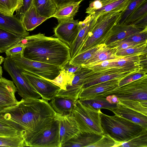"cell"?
I'll list each match as a JSON object with an SVG mask.
<instances>
[{
    "instance_id": "obj_41",
    "label": "cell",
    "mask_w": 147,
    "mask_h": 147,
    "mask_svg": "<svg viewBox=\"0 0 147 147\" xmlns=\"http://www.w3.org/2000/svg\"><path fill=\"white\" fill-rule=\"evenodd\" d=\"M147 42L143 43H134L130 42L118 41L111 43L107 46L110 48H115L117 51L133 47L141 46L147 44Z\"/></svg>"
},
{
    "instance_id": "obj_22",
    "label": "cell",
    "mask_w": 147,
    "mask_h": 147,
    "mask_svg": "<svg viewBox=\"0 0 147 147\" xmlns=\"http://www.w3.org/2000/svg\"><path fill=\"white\" fill-rule=\"evenodd\" d=\"M146 29L137 27L131 24H116L112 28L109 37L105 44L107 45L114 42L121 40Z\"/></svg>"
},
{
    "instance_id": "obj_31",
    "label": "cell",
    "mask_w": 147,
    "mask_h": 147,
    "mask_svg": "<svg viewBox=\"0 0 147 147\" xmlns=\"http://www.w3.org/2000/svg\"><path fill=\"white\" fill-rule=\"evenodd\" d=\"M79 100L84 105L97 110L102 108L108 109L116 106V105L109 103L106 100L105 97L101 96L90 99Z\"/></svg>"
},
{
    "instance_id": "obj_47",
    "label": "cell",
    "mask_w": 147,
    "mask_h": 147,
    "mask_svg": "<svg viewBox=\"0 0 147 147\" xmlns=\"http://www.w3.org/2000/svg\"><path fill=\"white\" fill-rule=\"evenodd\" d=\"M101 2L99 0H94L90 2L89 7L86 9V13L92 14L96 10L102 7Z\"/></svg>"
},
{
    "instance_id": "obj_44",
    "label": "cell",
    "mask_w": 147,
    "mask_h": 147,
    "mask_svg": "<svg viewBox=\"0 0 147 147\" xmlns=\"http://www.w3.org/2000/svg\"><path fill=\"white\" fill-rule=\"evenodd\" d=\"M21 136L20 133L9 125L0 121V136Z\"/></svg>"
},
{
    "instance_id": "obj_24",
    "label": "cell",
    "mask_w": 147,
    "mask_h": 147,
    "mask_svg": "<svg viewBox=\"0 0 147 147\" xmlns=\"http://www.w3.org/2000/svg\"><path fill=\"white\" fill-rule=\"evenodd\" d=\"M80 2L71 3L56 7L54 13L51 17L56 18L59 23L73 19L78 12Z\"/></svg>"
},
{
    "instance_id": "obj_3",
    "label": "cell",
    "mask_w": 147,
    "mask_h": 147,
    "mask_svg": "<svg viewBox=\"0 0 147 147\" xmlns=\"http://www.w3.org/2000/svg\"><path fill=\"white\" fill-rule=\"evenodd\" d=\"M99 115L103 134L120 143L129 140L147 129L116 115H108L100 111Z\"/></svg>"
},
{
    "instance_id": "obj_49",
    "label": "cell",
    "mask_w": 147,
    "mask_h": 147,
    "mask_svg": "<svg viewBox=\"0 0 147 147\" xmlns=\"http://www.w3.org/2000/svg\"><path fill=\"white\" fill-rule=\"evenodd\" d=\"M69 61L67 62L64 65L61 67V69L69 73H74L82 67V66L74 65L70 64H69Z\"/></svg>"
},
{
    "instance_id": "obj_50",
    "label": "cell",
    "mask_w": 147,
    "mask_h": 147,
    "mask_svg": "<svg viewBox=\"0 0 147 147\" xmlns=\"http://www.w3.org/2000/svg\"><path fill=\"white\" fill-rule=\"evenodd\" d=\"M84 0H52L56 6V7L68 3L82 2Z\"/></svg>"
},
{
    "instance_id": "obj_11",
    "label": "cell",
    "mask_w": 147,
    "mask_h": 147,
    "mask_svg": "<svg viewBox=\"0 0 147 147\" xmlns=\"http://www.w3.org/2000/svg\"><path fill=\"white\" fill-rule=\"evenodd\" d=\"M22 73L42 99L47 101L51 100L60 88L47 80L26 71Z\"/></svg>"
},
{
    "instance_id": "obj_12",
    "label": "cell",
    "mask_w": 147,
    "mask_h": 147,
    "mask_svg": "<svg viewBox=\"0 0 147 147\" xmlns=\"http://www.w3.org/2000/svg\"><path fill=\"white\" fill-rule=\"evenodd\" d=\"M92 71L89 68L82 66L74 73L71 82L65 89H60L55 96L65 97L76 101L78 99L87 75Z\"/></svg>"
},
{
    "instance_id": "obj_35",
    "label": "cell",
    "mask_w": 147,
    "mask_h": 147,
    "mask_svg": "<svg viewBox=\"0 0 147 147\" xmlns=\"http://www.w3.org/2000/svg\"><path fill=\"white\" fill-rule=\"evenodd\" d=\"M0 146L10 147L26 146L25 141L21 136H0Z\"/></svg>"
},
{
    "instance_id": "obj_19",
    "label": "cell",
    "mask_w": 147,
    "mask_h": 147,
    "mask_svg": "<svg viewBox=\"0 0 147 147\" xmlns=\"http://www.w3.org/2000/svg\"><path fill=\"white\" fill-rule=\"evenodd\" d=\"M115 115L129 120L147 129V116L129 108L120 103L108 109Z\"/></svg>"
},
{
    "instance_id": "obj_28",
    "label": "cell",
    "mask_w": 147,
    "mask_h": 147,
    "mask_svg": "<svg viewBox=\"0 0 147 147\" xmlns=\"http://www.w3.org/2000/svg\"><path fill=\"white\" fill-rule=\"evenodd\" d=\"M32 4L38 13L48 19L54 13L56 9L52 0H32Z\"/></svg>"
},
{
    "instance_id": "obj_21",
    "label": "cell",
    "mask_w": 147,
    "mask_h": 147,
    "mask_svg": "<svg viewBox=\"0 0 147 147\" xmlns=\"http://www.w3.org/2000/svg\"><path fill=\"white\" fill-rule=\"evenodd\" d=\"M103 135V134L79 131L65 142L63 147H90L101 138Z\"/></svg>"
},
{
    "instance_id": "obj_5",
    "label": "cell",
    "mask_w": 147,
    "mask_h": 147,
    "mask_svg": "<svg viewBox=\"0 0 147 147\" xmlns=\"http://www.w3.org/2000/svg\"><path fill=\"white\" fill-rule=\"evenodd\" d=\"M97 110L83 105L79 100L76 101L71 112L81 132L103 134L99 112Z\"/></svg>"
},
{
    "instance_id": "obj_9",
    "label": "cell",
    "mask_w": 147,
    "mask_h": 147,
    "mask_svg": "<svg viewBox=\"0 0 147 147\" xmlns=\"http://www.w3.org/2000/svg\"><path fill=\"white\" fill-rule=\"evenodd\" d=\"M59 124L57 115L51 122L25 142L26 146L59 147Z\"/></svg>"
},
{
    "instance_id": "obj_26",
    "label": "cell",
    "mask_w": 147,
    "mask_h": 147,
    "mask_svg": "<svg viewBox=\"0 0 147 147\" xmlns=\"http://www.w3.org/2000/svg\"><path fill=\"white\" fill-rule=\"evenodd\" d=\"M76 101L61 96H55L49 103L54 111L59 114L71 113Z\"/></svg>"
},
{
    "instance_id": "obj_53",
    "label": "cell",
    "mask_w": 147,
    "mask_h": 147,
    "mask_svg": "<svg viewBox=\"0 0 147 147\" xmlns=\"http://www.w3.org/2000/svg\"><path fill=\"white\" fill-rule=\"evenodd\" d=\"M5 58L2 56H0V65L4 62Z\"/></svg>"
},
{
    "instance_id": "obj_6",
    "label": "cell",
    "mask_w": 147,
    "mask_h": 147,
    "mask_svg": "<svg viewBox=\"0 0 147 147\" xmlns=\"http://www.w3.org/2000/svg\"><path fill=\"white\" fill-rule=\"evenodd\" d=\"M9 57L23 70L46 79H54L61 70V67L60 66L29 59L21 54L15 55Z\"/></svg>"
},
{
    "instance_id": "obj_1",
    "label": "cell",
    "mask_w": 147,
    "mask_h": 147,
    "mask_svg": "<svg viewBox=\"0 0 147 147\" xmlns=\"http://www.w3.org/2000/svg\"><path fill=\"white\" fill-rule=\"evenodd\" d=\"M57 115L47 101L22 98L15 105L0 112V121L18 131L26 140L51 122Z\"/></svg>"
},
{
    "instance_id": "obj_25",
    "label": "cell",
    "mask_w": 147,
    "mask_h": 147,
    "mask_svg": "<svg viewBox=\"0 0 147 147\" xmlns=\"http://www.w3.org/2000/svg\"><path fill=\"white\" fill-rule=\"evenodd\" d=\"M47 19L38 13L32 4L25 13L22 21L26 30L32 31Z\"/></svg>"
},
{
    "instance_id": "obj_43",
    "label": "cell",
    "mask_w": 147,
    "mask_h": 147,
    "mask_svg": "<svg viewBox=\"0 0 147 147\" xmlns=\"http://www.w3.org/2000/svg\"><path fill=\"white\" fill-rule=\"evenodd\" d=\"M121 41L134 43H143L147 42V29L133 34Z\"/></svg>"
},
{
    "instance_id": "obj_30",
    "label": "cell",
    "mask_w": 147,
    "mask_h": 147,
    "mask_svg": "<svg viewBox=\"0 0 147 147\" xmlns=\"http://www.w3.org/2000/svg\"><path fill=\"white\" fill-rule=\"evenodd\" d=\"M105 44L98 45L77 54L69 61V64L74 65L82 66Z\"/></svg>"
},
{
    "instance_id": "obj_42",
    "label": "cell",
    "mask_w": 147,
    "mask_h": 147,
    "mask_svg": "<svg viewBox=\"0 0 147 147\" xmlns=\"http://www.w3.org/2000/svg\"><path fill=\"white\" fill-rule=\"evenodd\" d=\"M120 144L116 142L108 135L103 134L101 138L90 147H118Z\"/></svg>"
},
{
    "instance_id": "obj_17",
    "label": "cell",
    "mask_w": 147,
    "mask_h": 147,
    "mask_svg": "<svg viewBox=\"0 0 147 147\" xmlns=\"http://www.w3.org/2000/svg\"><path fill=\"white\" fill-rule=\"evenodd\" d=\"M120 80H112L83 88L79 94L78 99L86 100L103 96L118 87Z\"/></svg>"
},
{
    "instance_id": "obj_37",
    "label": "cell",
    "mask_w": 147,
    "mask_h": 147,
    "mask_svg": "<svg viewBox=\"0 0 147 147\" xmlns=\"http://www.w3.org/2000/svg\"><path fill=\"white\" fill-rule=\"evenodd\" d=\"M147 14V0L142 2L128 18L123 24L129 25Z\"/></svg>"
},
{
    "instance_id": "obj_32",
    "label": "cell",
    "mask_w": 147,
    "mask_h": 147,
    "mask_svg": "<svg viewBox=\"0 0 147 147\" xmlns=\"http://www.w3.org/2000/svg\"><path fill=\"white\" fill-rule=\"evenodd\" d=\"M118 99L122 105L147 116V100Z\"/></svg>"
},
{
    "instance_id": "obj_18",
    "label": "cell",
    "mask_w": 147,
    "mask_h": 147,
    "mask_svg": "<svg viewBox=\"0 0 147 147\" xmlns=\"http://www.w3.org/2000/svg\"><path fill=\"white\" fill-rule=\"evenodd\" d=\"M147 53L136 54L124 57L117 59L104 61L99 63L101 69L113 67H134L143 65L147 61Z\"/></svg>"
},
{
    "instance_id": "obj_51",
    "label": "cell",
    "mask_w": 147,
    "mask_h": 147,
    "mask_svg": "<svg viewBox=\"0 0 147 147\" xmlns=\"http://www.w3.org/2000/svg\"><path fill=\"white\" fill-rule=\"evenodd\" d=\"M106 100L110 104L116 105L119 102L118 97L115 95L111 94L105 97Z\"/></svg>"
},
{
    "instance_id": "obj_4",
    "label": "cell",
    "mask_w": 147,
    "mask_h": 147,
    "mask_svg": "<svg viewBox=\"0 0 147 147\" xmlns=\"http://www.w3.org/2000/svg\"><path fill=\"white\" fill-rule=\"evenodd\" d=\"M122 11L110 12L98 16L93 28L78 54L105 44L112 28L119 20Z\"/></svg>"
},
{
    "instance_id": "obj_20",
    "label": "cell",
    "mask_w": 147,
    "mask_h": 147,
    "mask_svg": "<svg viewBox=\"0 0 147 147\" xmlns=\"http://www.w3.org/2000/svg\"><path fill=\"white\" fill-rule=\"evenodd\" d=\"M0 27L24 38L29 35L22 20L16 15H9L0 12Z\"/></svg>"
},
{
    "instance_id": "obj_48",
    "label": "cell",
    "mask_w": 147,
    "mask_h": 147,
    "mask_svg": "<svg viewBox=\"0 0 147 147\" xmlns=\"http://www.w3.org/2000/svg\"><path fill=\"white\" fill-rule=\"evenodd\" d=\"M131 24L137 27L147 28V14L139 18Z\"/></svg>"
},
{
    "instance_id": "obj_29",
    "label": "cell",
    "mask_w": 147,
    "mask_h": 147,
    "mask_svg": "<svg viewBox=\"0 0 147 147\" xmlns=\"http://www.w3.org/2000/svg\"><path fill=\"white\" fill-rule=\"evenodd\" d=\"M129 1L118 0L115 1L103 6L96 10L93 14L99 16L110 12L123 11L127 5Z\"/></svg>"
},
{
    "instance_id": "obj_2",
    "label": "cell",
    "mask_w": 147,
    "mask_h": 147,
    "mask_svg": "<svg viewBox=\"0 0 147 147\" xmlns=\"http://www.w3.org/2000/svg\"><path fill=\"white\" fill-rule=\"evenodd\" d=\"M23 56L27 59L62 67L71 59L68 46L57 38L40 33L23 40Z\"/></svg>"
},
{
    "instance_id": "obj_34",
    "label": "cell",
    "mask_w": 147,
    "mask_h": 147,
    "mask_svg": "<svg viewBox=\"0 0 147 147\" xmlns=\"http://www.w3.org/2000/svg\"><path fill=\"white\" fill-rule=\"evenodd\" d=\"M118 147H147V129L129 140L121 143Z\"/></svg>"
},
{
    "instance_id": "obj_15",
    "label": "cell",
    "mask_w": 147,
    "mask_h": 147,
    "mask_svg": "<svg viewBox=\"0 0 147 147\" xmlns=\"http://www.w3.org/2000/svg\"><path fill=\"white\" fill-rule=\"evenodd\" d=\"M57 115L59 124V147H62L80 131L71 113Z\"/></svg>"
},
{
    "instance_id": "obj_23",
    "label": "cell",
    "mask_w": 147,
    "mask_h": 147,
    "mask_svg": "<svg viewBox=\"0 0 147 147\" xmlns=\"http://www.w3.org/2000/svg\"><path fill=\"white\" fill-rule=\"evenodd\" d=\"M117 51L116 48H109L105 44L82 66L88 67L104 61L117 59L124 57L117 55L116 54Z\"/></svg>"
},
{
    "instance_id": "obj_45",
    "label": "cell",
    "mask_w": 147,
    "mask_h": 147,
    "mask_svg": "<svg viewBox=\"0 0 147 147\" xmlns=\"http://www.w3.org/2000/svg\"><path fill=\"white\" fill-rule=\"evenodd\" d=\"M25 47V44L23 40L8 49L5 53L6 57L11 56L17 54L23 53Z\"/></svg>"
},
{
    "instance_id": "obj_36",
    "label": "cell",
    "mask_w": 147,
    "mask_h": 147,
    "mask_svg": "<svg viewBox=\"0 0 147 147\" xmlns=\"http://www.w3.org/2000/svg\"><path fill=\"white\" fill-rule=\"evenodd\" d=\"M74 73H69L61 69L60 74L54 79H46L59 86L61 90H64L66 86L71 81Z\"/></svg>"
},
{
    "instance_id": "obj_52",
    "label": "cell",
    "mask_w": 147,
    "mask_h": 147,
    "mask_svg": "<svg viewBox=\"0 0 147 147\" xmlns=\"http://www.w3.org/2000/svg\"><path fill=\"white\" fill-rule=\"evenodd\" d=\"M102 3V6L115 1L118 0H99Z\"/></svg>"
},
{
    "instance_id": "obj_46",
    "label": "cell",
    "mask_w": 147,
    "mask_h": 147,
    "mask_svg": "<svg viewBox=\"0 0 147 147\" xmlns=\"http://www.w3.org/2000/svg\"><path fill=\"white\" fill-rule=\"evenodd\" d=\"M23 6L16 11V15L21 20L25 13L32 4V0H23Z\"/></svg>"
},
{
    "instance_id": "obj_40",
    "label": "cell",
    "mask_w": 147,
    "mask_h": 147,
    "mask_svg": "<svg viewBox=\"0 0 147 147\" xmlns=\"http://www.w3.org/2000/svg\"><path fill=\"white\" fill-rule=\"evenodd\" d=\"M147 44L144 45L120 50L117 51L116 54L118 56L125 57L138 54L147 53Z\"/></svg>"
},
{
    "instance_id": "obj_38",
    "label": "cell",
    "mask_w": 147,
    "mask_h": 147,
    "mask_svg": "<svg viewBox=\"0 0 147 147\" xmlns=\"http://www.w3.org/2000/svg\"><path fill=\"white\" fill-rule=\"evenodd\" d=\"M144 0H129L126 8L122 11L120 19L117 24H124L128 18Z\"/></svg>"
},
{
    "instance_id": "obj_16",
    "label": "cell",
    "mask_w": 147,
    "mask_h": 147,
    "mask_svg": "<svg viewBox=\"0 0 147 147\" xmlns=\"http://www.w3.org/2000/svg\"><path fill=\"white\" fill-rule=\"evenodd\" d=\"M79 22L73 19L59 23L54 29L55 36L70 47L79 32Z\"/></svg>"
},
{
    "instance_id": "obj_13",
    "label": "cell",
    "mask_w": 147,
    "mask_h": 147,
    "mask_svg": "<svg viewBox=\"0 0 147 147\" xmlns=\"http://www.w3.org/2000/svg\"><path fill=\"white\" fill-rule=\"evenodd\" d=\"M2 67L0 65V112L14 106L18 101L15 94L17 87L13 81L2 77Z\"/></svg>"
},
{
    "instance_id": "obj_7",
    "label": "cell",
    "mask_w": 147,
    "mask_h": 147,
    "mask_svg": "<svg viewBox=\"0 0 147 147\" xmlns=\"http://www.w3.org/2000/svg\"><path fill=\"white\" fill-rule=\"evenodd\" d=\"M144 68V65H141L134 67H113L97 71H92L87 75L83 89L112 80H121L130 74Z\"/></svg>"
},
{
    "instance_id": "obj_14",
    "label": "cell",
    "mask_w": 147,
    "mask_h": 147,
    "mask_svg": "<svg viewBox=\"0 0 147 147\" xmlns=\"http://www.w3.org/2000/svg\"><path fill=\"white\" fill-rule=\"evenodd\" d=\"M98 16L95 14H88L83 21L79 22V32L74 42L69 47L71 58L78 54L93 28Z\"/></svg>"
},
{
    "instance_id": "obj_27",
    "label": "cell",
    "mask_w": 147,
    "mask_h": 147,
    "mask_svg": "<svg viewBox=\"0 0 147 147\" xmlns=\"http://www.w3.org/2000/svg\"><path fill=\"white\" fill-rule=\"evenodd\" d=\"M25 38L0 27V53L5 52Z\"/></svg>"
},
{
    "instance_id": "obj_10",
    "label": "cell",
    "mask_w": 147,
    "mask_h": 147,
    "mask_svg": "<svg viewBox=\"0 0 147 147\" xmlns=\"http://www.w3.org/2000/svg\"><path fill=\"white\" fill-rule=\"evenodd\" d=\"M111 94L118 98L147 100V76L118 87L102 96Z\"/></svg>"
},
{
    "instance_id": "obj_33",
    "label": "cell",
    "mask_w": 147,
    "mask_h": 147,
    "mask_svg": "<svg viewBox=\"0 0 147 147\" xmlns=\"http://www.w3.org/2000/svg\"><path fill=\"white\" fill-rule=\"evenodd\" d=\"M23 5V0H0V12L12 15Z\"/></svg>"
},
{
    "instance_id": "obj_8",
    "label": "cell",
    "mask_w": 147,
    "mask_h": 147,
    "mask_svg": "<svg viewBox=\"0 0 147 147\" xmlns=\"http://www.w3.org/2000/svg\"><path fill=\"white\" fill-rule=\"evenodd\" d=\"M4 69L7 71L16 85L18 94L24 99H39L41 96L36 91L10 57H6L3 62Z\"/></svg>"
},
{
    "instance_id": "obj_39",
    "label": "cell",
    "mask_w": 147,
    "mask_h": 147,
    "mask_svg": "<svg viewBox=\"0 0 147 147\" xmlns=\"http://www.w3.org/2000/svg\"><path fill=\"white\" fill-rule=\"evenodd\" d=\"M147 68H144L139 71L130 74L120 80L119 87L147 76Z\"/></svg>"
}]
</instances>
